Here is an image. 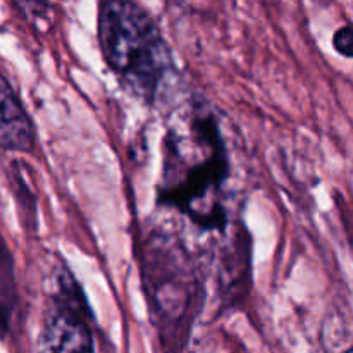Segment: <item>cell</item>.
I'll return each instance as SVG.
<instances>
[{
  "label": "cell",
  "instance_id": "6da1fadb",
  "mask_svg": "<svg viewBox=\"0 0 353 353\" xmlns=\"http://www.w3.org/2000/svg\"><path fill=\"white\" fill-rule=\"evenodd\" d=\"M230 178V154L216 114L190 110L185 128L168 131L159 183V203L181 212L200 230H224L228 210L221 193Z\"/></svg>",
  "mask_w": 353,
  "mask_h": 353
},
{
  "label": "cell",
  "instance_id": "7a4b0ae2",
  "mask_svg": "<svg viewBox=\"0 0 353 353\" xmlns=\"http://www.w3.org/2000/svg\"><path fill=\"white\" fill-rule=\"evenodd\" d=\"M97 26L103 59L123 88L148 105L159 102L176 64L150 12L137 2L110 0L100 3Z\"/></svg>",
  "mask_w": 353,
  "mask_h": 353
},
{
  "label": "cell",
  "instance_id": "3957f363",
  "mask_svg": "<svg viewBox=\"0 0 353 353\" xmlns=\"http://www.w3.org/2000/svg\"><path fill=\"white\" fill-rule=\"evenodd\" d=\"M57 293L37 338V353H95L92 310L68 269L57 278Z\"/></svg>",
  "mask_w": 353,
  "mask_h": 353
},
{
  "label": "cell",
  "instance_id": "277c9868",
  "mask_svg": "<svg viewBox=\"0 0 353 353\" xmlns=\"http://www.w3.org/2000/svg\"><path fill=\"white\" fill-rule=\"evenodd\" d=\"M34 141L37 131L33 121L9 79L0 72V148L30 154Z\"/></svg>",
  "mask_w": 353,
  "mask_h": 353
},
{
  "label": "cell",
  "instance_id": "5b68a950",
  "mask_svg": "<svg viewBox=\"0 0 353 353\" xmlns=\"http://www.w3.org/2000/svg\"><path fill=\"white\" fill-rule=\"evenodd\" d=\"M17 307L16 272L9 248L0 241V334L7 333Z\"/></svg>",
  "mask_w": 353,
  "mask_h": 353
},
{
  "label": "cell",
  "instance_id": "8992f818",
  "mask_svg": "<svg viewBox=\"0 0 353 353\" xmlns=\"http://www.w3.org/2000/svg\"><path fill=\"white\" fill-rule=\"evenodd\" d=\"M333 47L334 50L345 59H350L353 55V28L350 23L341 26L340 30L334 31L333 34Z\"/></svg>",
  "mask_w": 353,
  "mask_h": 353
},
{
  "label": "cell",
  "instance_id": "52a82bcc",
  "mask_svg": "<svg viewBox=\"0 0 353 353\" xmlns=\"http://www.w3.org/2000/svg\"><path fill=\"white\" fill-rule=\"evenodd\" d=\"M345 353H352V348H347V352H345Z\"/></svg>",
  "mask_w": 353,
  "mask_h": 353
}]
</instances>
